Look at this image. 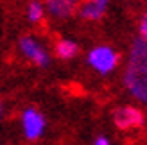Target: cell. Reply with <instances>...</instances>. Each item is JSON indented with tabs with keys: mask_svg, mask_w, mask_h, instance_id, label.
Returning <instances> with one entry per match:
<instances>
[{
	"mask_svg": "<svg viewBox=\"0 0 147 145\" xmlns=\"http://www.w3.org/2000/svg\"><path fill=\"white\" fill-rule=\"evenodd\" d=\"M2 118H4V102L0 99V122H2Z\"/></svg>",
	"mask_w": 147,
	"mask_h": 145,
	"instance_id": "7c38bea8",
	"label": "cell"
},
{
	"mask_svg": "<svg viewBox=\"0 0 147 145\" xmlns=\"http://www.w3.org/2000/svg\"><path fill=\"white\" fill-rule=\"evenodd\" d=\"M144 16H147V9H145V13H144Z\"/></svg>",
	"mask_w": 147,
	"mask_h": 145,
	"instance_id": "4fadbf2b",
	"label": "cell"
},
{
	"mask_svg": "<svg viewBox=\"0 0 147 145\" xmlns=\"http://www.w3.org/2000/svg\"><path fill=\"white\" fill-rule=\"evenodd\" d=\"M138 36L147 41V16H142L140 23H138Z\"/></svg>",
	"mask_w": 147,
	"mask_h": 145,
	"instance_id": "30bf717a",
	"label": "cell"
},
{
	"mask_svg": "<svg viewBox=\"0 0 147 145\" xmlns=\"http://www.w3.org/2000/svg\"><path fill=\"white\" fill-rule=\"evenodd\" d=\"M47 7V14L57 21L70 20L79 11L81 0H43Z\"/></svg>",
	"mask_w": 147,
	"mask_h": 145,
	"instance_id": "8992f818",
	"label": "cell"
},
{
	"mask_svg": "<svg viewBox=\"0 0 147 145\" xmlns=\"http://www.w3.org/2000/svg\"><path fill=\"white\" fill-rule=\"evenodd\" d=\"M20 126L27 142H38L47 129V118L38 107L27 106L20 113Z\"/></svg>",
	"mask_w": 147,
	"mask_h": 145,
	"instance_id": "3957f363",
	"label": "cell"
},
{
	"mask_svg": "<svg viewBox=\"0 0 147 145\" xmlns=\"http://www.w3.org/2000/svg\"><path fill=\"white\" fill-rule=\"evenodd\" d=\"M47 7L43 4V0H29L25 4V18L31 25H40L45 20Z\"/></svg>",
	"mask_w": 147,
	"mask_h": 145,
	"instance_id": "ba28073f",
	"label": "cell"
},
{
	"mask_svg": "<svg viewBox=\"0 0 147 145\" xmlns=\"http://www.w3.org/2000/svg\"><path fill=\"white\" fill-rule=\"evenodd\" d=\"M122 83L131 97L147 106V41L140 36L131 41Z\"/></svg>",
	"mask_w": 147,
	"mask_h": 145,
	"instance_id": "6da1fadb",
	"label": "cell"
},
{
	"mask_svg": "<svg viewBox=\"0 0 147 145\" xmlns=\"http://www.w3.org/2000/svg\"><path fill=\"white\" fill-rule=\"evenodd\" d=\"M108 5H109V0H81L77 14L84 21H99L104 18Z\"/></svg>",
	"mask_w": 147,
	"mask_h": 145,
	"instance_id": "52a82bcc",
	"label": "cell"
},
{
	"mask_svg": "<svg viewBox=\"0 0 147 145\" xmlns=\"http://www.w3.org/2000/svg\"><path fill=\"white\" fill-rule=\"evenodd\" d=\"M18 50L25 59H29L38 68L50 66V54H49L47 47H43V43L38 41L34 36H31V34L20 36L18 38Z\"/></svg>",
	"mask_w": 147,
	"mask_h": 145,
	"instance_id": "277c9868",
	"label": "cell"
},
{
	"mask_svg": "<svg viewBox=\"0 0 147 145\" xmlns=\"http://www.w3.org/2000/svg\"><path fill=\"white\" fill-rule=\"evenodd\" d=\"M113 124L120 129V131H127V129H138L145 124V115L140 107L136 106H119L111 113Z\"/></svg>",
	"mask_w": 147,
	"mask_h": 145,
	"instance_id": "5b68a950",
	"label": "cell"
},
{
	"mask_svg": "<svg viewBox=\"0 0 147 145\" xmlns=\"http://www.w3.org/2000/svg\"><path fill=\"white\" fill-rule=\"evenodd\" d=\"M54 54H56V57H59L63 61L74 59V57L79 54V45L74 40L61 38V40H57L56 45H54Z\"/></svg>",
	"mask_w": 147,
	"mask_h": 145,
	"instance_id": "9c48e42d",
	"label": "cell"
},
{
	"mask_svg": "<svg viewBox=\"0 0 147 145\" xmlns=\"http://www.w3.org/2000/svg\"><path fill=\"white\" fill-rule=\"evenodd\" d=\"M92 145H111V142H109V138L108 136H97V138H95V142L92 143Z\"/></svg>",
	"mask_w": 147,
	"mask_h": 145,
	"instance_id": "8fae6325",
	"label": "cell"
},
{
	"mask_svg": "<svg viewBox=\"0 0 147 145\" xmlns=\"http://www.w3.org/2000/svg\"><path fill=\"white\" fill-rule=\"evenodd\" d=\"M119 63H120L119 52L109 45H95L86 54V64L95 74H99L102 77L113 74L119 66Z\"/></svg>",
	"mask_w": 147,
	"mask_h": 145,
	"instance_id": "7a4b0ae2",
	"label": "cell"
}]
</instances>
